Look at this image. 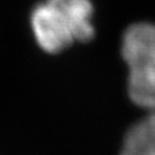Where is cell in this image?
<instances>
[{"instance_id":"2","label":"cell","mask_w":155,"mask_h":155,"mask_svg":"<svg viewBox=\"0 0 155 155\" xmlns=\"http://www.w3.org/2000/svg\"><path fill=\"white\" fill-rule=\"evenodd\" d=\"M121 56L128 65V95L135 105L155 110V25L139 22L125 30Z\"/></svg>"},{"instance_id":"1","label":"cell","mask_w":155,"mask_h":155,"mask_svg":"<svg viewBox=\"0 0 155 155\" xmlns=\"http://www.w3.org/2000/svg\"><path fill=\"white\" fill-rule=\"evenodd\" d=\"M90 0H45L31 12V30L37 44L48 53H59L74 42L94 37Z\"/></svg>"},{"instance_id":"3","label":"cell","mask_w":155,"mask_h":155,"mask_svg":"<svg viewBox=\"0 0 155 155\" xmlns=\"http://www.w3.org/2000/svg\"><path fill=\"white\" fill-rule=\"evenodd\" d=\"M120 155H155V110L127 132Z\"/></svg>"}]
</instances>
